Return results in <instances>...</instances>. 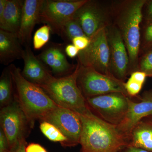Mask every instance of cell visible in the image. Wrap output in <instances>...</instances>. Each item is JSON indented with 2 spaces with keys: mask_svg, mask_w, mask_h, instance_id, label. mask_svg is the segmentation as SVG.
Wrapping results in <instances>:
<instances>
[{
  "mask_svg": "<svg viewBox=\"0 0 152 152\" xmlns=\"http://www.w3.org/2000/svg\"><path fill=\"white\" fill-rule=\"evenodd\" d=\"M27 146V143L26 139H23L20 142L18 148L13 152H26V148Z\"/></svg>",
  "mask_w": 152,
  "mask_h": 152,
  "instance_id": "obj_34",
  "label": "cell"
},
{
  "mask_svg": "<svg viewBox=\"0 0 152 152\" xmlns=\"http://www.w3.org/2000/svg\"><path fill=\"white\" fill-rule=\"evenodd\" d=\"M143 85L129 77L126 83H125V89L129 97L131 99L137 96L141 91Z\"/></svg>",
  "mask_w": 152,
  "mask_h": 152,
  "instance_id": "obj_25",
  "label": "cell"
},
{
  "mask_svg": "<svg viewBox=\"0 0 152 152\" xmlns=\"http://www.w3.org/2000/svg\"><path fill=\"white\" fill-rule=\"evenodd\" d=\"M24 1L8 0L4 13L0 17V29L18 34L20 26Z\"/></svg>",
  "mask_w": 152,
  "mask_h": 152,
  "instance_id": "obj_18",
  "label": "cell"
},
{
  "mask_svg": "<svg viewBox=\"0 0 152 152\" xmlns=\"http://www.w3.org/2000/svg\"><path fill=\"white\" fill-rule=\"evenodd\" d=\"M129 97L122 93H113L86 98V100L97 116L106 122L118 126L127 112Z\"/></svg>",
  "mask_w": 152,
  "mask_h": 152,
  "instance_id": "obj_8",
  "label": "cell"
},
{
  "mask_svg": "<svg viewBox=\"0 0 152 152\" xmlns=\"http://www.w3.org/2000/svg\"><path fill=\"white\" fill-rule=\"evenodd\" d=\"M51 29L49 26L44 25L39 28L33 37V46L36 50H39L46 45L50 38Z\"/></svg>",
  "mask_w": 152,
  "mask_h": 152,
  "instance_id": "obj_23",
  "label": "cell"
},
{
  "mask_svg": "<svg viewBox=\"0 0 152 152\" xmlns=\"http://www.w3.org/2000/svg\"><path fill=\"white\" fill-rule=\"evenodd\" d=\"M9 147L7 140V137L3 132V130L1 129L0 131V152H5L8 151Z\"/></svg>",
  "mask_w": 152,
  "mask_h": 152,
  "instance_id": "obj_29",
  "label": "cell"
},
{
  "mask_svg": "<svg viewBox=\"0 0 152 152\" xmlns=\"http://www.w3.org/2000/svg\"><path fill=\"white\" fill-rule=\"evenodd\" d=\"M147 77L146 74L140 71L133 72L131 74L130 78L144 84Z\"/></svg>",
  "mask_w": 152,
  "mask_h": 152,
  "instance_id": "obj_28",
  "label": "cell"
},
{
  "mask_svg": "<svg viewBox=\"0 0 152 152\" xmlns=\"http://www.w3.org/2000/svg\"><path fill=\"white\" fill-rule=\"evenodd\" d=\"M5 152H10V151H7Z\"/></svg>",
  "mask_w": 152,
  "mask_h": 152,
  "instance_id": "obj_37",
  "label": "cell"
},
{
  "mask_svg": "<svg viewBox=\"0 0 152 152\" xmlns=\"http://www.w3.org/2000/svg\"><path fill=\"white\" fill-rule=\"evenodd\" d=\"M107 27L99 30L90 38L88 46L78 55V63L83 66L93 68L101 73L113 75L111 69Z\"/></svg>",
  "mask_w": 152,
  "mask_h": 152,
  "instance_id": "obj_6",
  "label": "cell"
},
{
  "mask_svg": "<svg viewBox=\"0 0 152 152\" xmlns=\"http://www.w3.org/2000/svg\"><path fill=\"white\" fill-rule=\"evenodd\" d=\"M147 26L144 32L142 47L147 51L152 49V21Z\"/></svg>",
  "mask_w": 152,
  "mask_h": 152,
  "instance_id": "obj_26",
  "label": "cell"
},
{
  "mask_svg": "<svg viewBox=\"0 0 152 152\" xmlns=\"http://www.w3.org/2000/svg\"><path fill=\"white\" fill-rule=\"evenodd\" d=\"M129 145L152 152V122L142 120L133 128L129 138Z\"/></svg>",
  "mask_w": 152,
  "mask_h": 152,
  "instance_id": "obj_19",
  "label": "cell"
},
{
  "mask_svg": "<svg viewBox=\"0 0 152 152\" xmlns=\"http://www.w3.org/2000/svg\"><path fill=\"white\" fill-rule=\"evenodd\" d=\"M44 0H25L18 37L23 45L30 46L35 26L40 22V15Z\"/></svg>",
  "mask_w": 152,
  "mask_h": 152,
  "instance_id": "obj_14",
  "label": "cell"
},
{
  "mask_svg": "<svg viewBox=\"0 0 152 152\" xmlns=\"http://www.w3.org/2000/svg\"><path fill=\"white\" fill-rule=\"evenodd\" d=\"M79 115L82 123L81 152H120L129 145V137L118 126L106 122L92 111Z\"/></svg>",
  "mask_w": 152,
  "mask_h": 152,
  "instance_id": "obj_1",
  "label": "cell"
},
{
  "mask_svg": "<svg viewBox=\"0 0 152 152\" xmlns=\"http://www.w3.org/2000/svg\"><path fill=\"white\" fill-rule=\"evenodd\" d=\"M16 90V99L32 128L36 121H42L58 105L40 87L25 79L20 68L8 66Z\"/></svg>",
  "mask_w": 152,
  "mask_h": 152,
  "instance_id": "obj_2",
  "label": "cell"
},
{
  "mask_svg": "<svg viewBox=\"0 0 152 152\" xmlns=\"http://www.w3.org/2000/svg\"><path fill=\"white\" fill-rule=\"evenodd\" d=\"M42 121L50 123L60 130L68 139L67 147L80 144L82 123L80 117L75 112L58 106Z\"/></svg>",
  "mask_w": 152,
  "mask_h": 152,
  "instance_id": "obj_10",
  "label": "cell"
},
{
  "mask_svg": "<svg viewBox=\"0 0 152 152\" xmlns=\"http://www.w3.org/2000/svg\"><path fill=\"white\" fill-rule=\"evenodd\" d=\"M145 0H133L125 2L119 10L117 18V28L120 31L127 50L130 69L138 68L140 48V25L143 17Z\"/></svg>",
  "mask_w": 152,
  "mask_h": 152,
  "instance_id": "obj_3",
  "label": "cell"
},
{
  "mask_svg": "<svg viewBox=\"0 0 152 152\" xmlns=\"http://www.w3.org/2000/svg\"><path fill=\"white\" fill-rule=\"evenodd\" d=\"M79 22L86 36L91 38L99 30L109 26L103 9L97 3L88 0L74 17Z\"/></svg>",
  "mask_w": 152,
  "mask_h": 152,
  "instance_id": "obj_12",
  "label": "cell"
},
{
  "mask_svg": "<svg viewBox=\"0 0 152 152\" xmlns=\"http://www.w3.org/2000/svg\"><path fill=\"white\" fill-rule=\"evenodd\" d=\"M66 55L71 58H74L77 56L80 53V51L73 44H69L65 48Z\"/></svg>",
  "mask_w": 152,
  "mask_h": 152,
  "instance_id": "obj_30",
  "label": "cell"
},
{
  "mask_svg": "<svg viewBox=\"0 0 152 152\" xmlns=\"http://www.w3.org/2000/svg\"><path fill=\"white\" fill-rule=\"evenodd\" d=\"M26 152H48L45 148L39 144L31 143L27 145L26 148Z\"/></svg>",
  "mask_w": 152,
  "mask_h": 152,
  "instance_id": "obj_31",
  "label": "cell"
},
{
  "mask_svg": "<svg viewBox=\"0 0 152 152\" xmlns=\"http://www.w3.org/2000/svg\"><path fill=\"white\" fill-rule=\"evenodd\" d=\"M149 117H152V118H151L152 119L151 120V121H151L152 122V116H151Z\"/></svg>",
  "mask_w": 152,
  "mask_h": 152,
  "instance_id": "obj_36",
  "label": "cell"
},
{
  "mask_svg": "<svg viewBox=\"0 0 152 152\" xmlns=\"http://www.w3.org/2000/svg\"><path fill=\"white\" fill-rule=\"evenodd\" d=\"M152 116V90L145 92L138 102L128 98V109L122 122L118 126L119 129L129 138L133 128L145 118Z\"/></svg>",
  "mask_w": 152,
  "mask_h": 152,
  "instance_id": "obj_13",
  "label": "cell"
},
{
  "mask_svg": "<svg viewBox=\"0 0 152 152\" xmlns=\"http://www.w3.org/2000/svg\"><path fill=\"white\" fill-rule=\"evenodd\" d=\"M79 67L78 63L72 73L60 78L53 76L39 87L58 106L72 110L79 115H85L92 111L78 85Z\"/></svg>",
  "mask_w": 152,
  "mask_h": 152,
  "instance_id": "obj_4",
  "label": "cell"
},
{
  "mask_svg": "<svg viewBox=\"0 0 152 152\" xmlns=\"http://www.w3.org/2000/svg\"><path fill=\"white\" fill-rule=\"evenodd\" d=\"M13 81L8 67L5 69L0 79V103L3 107L12 101Z\"/></svg>",
  "mask_w": 152,
  "mask_h": 152,
  "instance_id": "obj_20",
  "label": "cell"
},
{
  "mask_svg": "<svg viewBox=\"0 0 152 152\" xmlns=\"http://www.w3.org/2000/svg\"><path fill=\"white\" fill-rule=\"evenodd\" d=\"M138 70L146 74L147 77H152V49L147 51L142 56L138 65Z\"/></svg>",
  "mask_w": 152,
  "mask_h": 152,
  "instance_id": "obj_24",
  "label": "cell"
},
{
  "mask_svg": "<svg viewBox=\"0 0 152 152\" xmlns=\"http://www.w3.org/2000/svg\"><path fill=\"white\" fill-rule=\"evenodd\" d=\"M72 42L80 51H81L88 46L90 43V39L86 36L77 37L73 39Z\"/></svg>",
  "mask_w": 152,
  "mask_h": 152,
  "instance_id": "obj_27",
  "label": "cell"
},
{
  "mask_svg": "<svg viewBox=\"0 0 152 152\" xmlns=\"http://www.w3.org/2000/svg\"><path fill=\"white\" fill-rule=\"evenodd\" d=\"M60 36L64 40L72 42L74 38L86 35L79 22L73 18L64 25Z\"/></svg>",
  "mask_w": 152,
  "mask_h": 152,
  "instance_id": "obj_22",
  "label": "cell"
},
{
  "mask_svg": "<svg viewBox=\"0 0 152 152\" xmlns=\"http://www.w3.org/2000/svg\"><path fill=\"white\" fill-rule=\"evenodd\" d=\"M146 11V19L150 22L152 21V1H150L147 5Z\"/></svg>",
  "mask_w": 152,
  "mask_h": 152,
  "instance_id": "obj_33",
  "label": "cell"
},
{
  "mask_svg": "<svg viewBox=\"0 0 152 152\" xmlns=\"http://www.w3.org/2000/svg\"><path fill=\"white\" fill-rule=\"evenodd\" d=\"M8 0H0V17L2 16L5 10Z\"/></svg>",
  "mask_w": 152,
  "mask_h": 152,
  "instance_id": "obj_35",
  "label": "cell"
},
{
  "mask_svg": "<svg viewBox=\"0 0 152 152\" xmlns=\"http://www.w3.org/2000/svg\"><path fill=\"white\" fill-rule=\"evenodd\" d=\"M63 45L51 43L37 57L51 68L53 73L69 75L74 72L76 66L69 63Z\"/></svg>",
  "mask_w": 152,
  "mask_h": 152,
  "instance_id": "obj_15",
  "label": "cell"
},
{
  "mask_svg": "<svg viewBox=\"0 0 152 152\" xmlns=\"http://www.w3.org/2000/svg\"><path fill=\"white\" fill-rule=\"evenodd\" d=\"M120 152H151L146 150L129 145L125 146Z\"/></svg>",
  "mask_w": 152,
  "mask_h": 152,
  "instance_id": "obj_32",
  "label": "cell"
},
{
  "mask_svg": "<svg viewBox=\"0 0 152 152\" xmlns=\"http://www.w3.org/2000/svg\"><path fill=\"white\" fill-rule=\"evenodd\" d=\"M39 128L41 132L50 140L59 142L64 146L67 147L68 139L54 125L45 121H42Z\"/></svg>",
  "mask_w": 152,
  "mask_h": 152,
  "instance_id": "obj_21",
  "label": "cell"
},
{
  "mask_svg": "<svg viewBox=\"0 0 152 152\" xmlns=\"http://www.w3.org/2000/svg\"><path fill=\"white\" fill-rule=\"evenodd\" d=\"M1 129L7 137L10 152H13L22 140L26 139L30 125L16 99L3 107L0 113Z\"/></svg>",
  "mask_w": 152,
  "mask_h": 152,
  "instance_id": "obj_9",
  "label": "cell"
},
{
  "mask_svg": "<svg viewBox=\"0 0 152 152\" xmlns=\"http://www.w3.org/2000/svg\"><path fill=\"white\" fill-rule=\"evenodd\" d=\"M110 53L111 69L114 77L124 82L129 72L130 61L126 47L116 26L106 28Z\"/></svg>",
  "mask_w": 152,
  "mask_h": 152,
  "instance_id": "obj_11",
  "label": "cell"
},
{
  "mask_svg": "<svg viewBox=\"0 0 152 152\" xmlns=\"http://www.w3.org/2000/svg\"><path fill=\"white\" fill-rule=\"evenodd\" d=\"M79 65L77 81L85 98L113 93H122L129 97L125 89L124 82L113 75L101 73L93 68Z\"/></svg>",
  "mask_w": 152,
  "mask_h": 152,
  "instance_id": "obj_5",
  "label": "cell"
},
{
  "mask_svg": "<svg viewBox=\"0 0 152 152\" xmlns=\"http://www.w3.org/2000/svg\"><path fill=\"white\" fill-rule=\"evenodd\" d=\"M88 0H44L40 22L49 26L51 32L60 36L64 25Z\"/></svg>",
  "mask_w": 152,
  "mask_h": 152,
  "instance_id": "obj_7",
  "label": "cell"
},
{
  "mask_svg": "<svg viewBox=\"0 0 152 152\" xmlns=\"http://www.w3.org/2000/svg\"><path fill=\"white\" fill-rule=\"evenodd\" d=\"M22 59L24 65L22 75L29 81L40 86L53 77L42 62L35 56L30 46L25 47Z\"/></svg>",
  "mask_w": 152,
  "mask_h": 152,
  "instance_id": "obj_16",
  "label": "cell"
},
{
  "mask_svg": "<svg viewBox=\"0 0 152 152\" xmlns=\"http://www.w3.org/2000/svg\"><path fill=\"white\" fill-rule=\"evenodd\" d=\"M18 34L0 29V62L10 65L16 60L23 58L24 49Z\"/></svg>",
  "mask_w": 152,
  "mask_h": 152,
  "instance_id": "obj_17",
  "label": "cell"
}]
</instances>
